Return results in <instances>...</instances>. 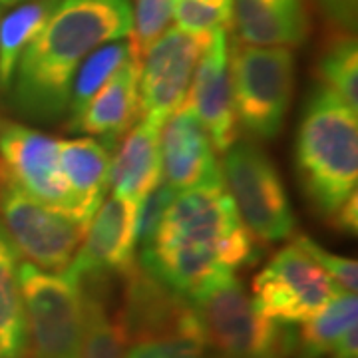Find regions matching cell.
I'll return each instance as SVG.
<instances>
[{
    "label": "cell",
    "instance_id": "obj_1",
    "mask_svg": "<svg viewBox=\"0 0 358 358\" xmlns=\"http://www.w3.org/2000/svg\"><path fill=\"white\" fill-rule=\"evenodd\" d=\"M223 178L178 192L141 263L193 301L223 277L257 261Z\"/></svg>",
    "mask_w": 358,
    "mask_h": 358
},
{
    "label": "cell",
    "instance_id": "obj_2",
    "mask_svg": "<svg viewBox=\"0 0 358 358\" xmlns=\"http://www.w3.org/2000/svg\"><path fill=\"white\" fill-rule=\"evenodd\" d=\"M131 30V0H60L16 66V110L40 124L62 120L82 62L103 44L129 38Z\"/></svg>",
    "mask_w": 358,
    "mask_h": 358
},
{
    "label": "cell",
    "instance_id": "obj_3",
    "mask_svg": "<svg viewBox=\"0 0 358 358\" xmlns=\"http://www.w3.org/2000/svg\"><path fill=\"white\" fill-rule=\"evenodd\" d=\"M358 112L315 86L294 140V169L307 201L331 221L358 187Z\"/></svg>",
    "mask_w": 358,
    "mask_h": 358
},
{
    "label": "cell",
    "instance_id": "obj_4",
    "mask_svg": "<svg viewBox=\"0 0 358 358\" xmlns=\"http://www.w3.org/2000/svg\"><path fill=\"white\" fill-rule=\"evenodd\" d=\"M203 327L209 352L217 358H289L294 329L263 317L235 273L192 301Z\"/></svg>",
    "mask_w": 358,
    "mask_h": 358
},
{
    "label": "cell",
    "instance_id": "obj_5",
    "mask_svg": "<svg viewBox=\"0 0 358 358\" xmlns=\"http://www.w3.org/2000/svg\"><path fill=\"white\" fill-rule=\"evenodd\" d=\"M229 72L237 122L255 140H275L293 102L296 58L285 46L229 40Z\"/></svg>",
    "mask_w": 358,
    "mask_h": 358
},
{
    "label": "cell",
    "instance_id": "obj_6",
    "mask_svg": "<svg viewBox=\"0 0 358 358\" xmlns=\"http://www.w3.org/2000/svg\"><path fill=\"white\" fill-rule=\"evenodd\" d=\"M221 176L239 219L259 243H279L294 235L296 219L281 173L263 148L235 141L223 154Z\"/></svg>",
    "mask_w": 358,
    "mask_h": 358
},
{
    "label": "cell",
    "instance_id": "obj_7",
    "mask_svg": "<svg viewBox=\"0 0 358 358\" xmlns=\"http://www.w3.org/2000/svg\"><path fill=\"white\" fill-rule=\"evenodd\" d=\"M26 358H82L84 303L76 281L20 263Z\"/></svg>",
    "mask_w": 358,
    "mask_h": 358
},
{
    "label": "cell",
    "instance_id": "obj_8",
    "mask_svg": "<svg viewBox=\"0 0 358 358\" xmlns=\"http://www.w3.org/2000/svg\"><path fill=\"white\" fill-rule=\"evenodd\" d=\"M0 225L26 263L48 273H64L88 229L40 203L4 176H0Z\"/></svg>",
    "mask_w": 358,
    "mask_h": 358
},
{
    "label": "cell",
    "instance_id": "obj_9",
    "mask_svg": "<svg viewBox=\"0 0 358 358\" xmlns=\"http://www.w3.org/2000/svg\"><path fill=\"white\" fill-rule=\"evenodd\" d=\"M336 289L329 275L296 245L277 251L267 267L253 279V305L267 319L281 324H299L317 315Z\"/></svg>",
    "mask_w": 358,
    "mask_h": 358
},
{
    "label": "cell",
    "instance_id": "obj_10",
    "mask_svg": "<svg viewBox=\"0 0 358 358\" xmlns=\"http://www.w3.org/2000/svg\"><path fill=\"white\" fill-rule=\"evenodd\" d=\"M0 176L40 203L80 221L74 195L60 169L58 140L48 134L0 117Z\"/></svg>",
    "mask_w": 358,
    "mask_h": 358
},
{
    "label": "cell",
    "instance_id": "obj_11",
    "mask_svg": "<svg viewBox=\"0 0 358 358\" xmlns=\"http://www.w3.org/2000/svg\"><path fill=\"white\" fill-rule=\"evenodd\" d=\"M207 34H189L178 26L166 28L141 56L140 117L164 124L183 106L199 56L209 42Z\"/></svg>",
    "mask_w": 358,
    "mask_h": 358
},
{
    "label": "cell",
    "instance_id": "obj_12",
    "mask_svg": "<svg viewBox=\"0 0 358 358\" xmlns=\"http://www.w3.org/2000/svg\"><path fill=\"white\" fill-rule=\"evenodd\" d=\"M138 207L117 195L106 197L90 221L84 239L64 275L72 281L110 279L124 275L136 263Z\"/></svg>",
    "mask_w": 358,
    "mask_h": 358
},
{
    "label": "cell",
    "instance_id": "obj_13",
    "mask_svg": "<svg viewBox=\"0 0 358 358\" xmlns=\"http://www.w3.org/2000/svg\"><path fill=\"white\" fill-rule=\"evenodd\" d=\"M185 103L201 122L215 154L223 155L239 136L229 72V32L217 28L211 32L199 56Z\"/></svg>",
    "mask_w": 358,
    "mask_h": 358
},
{
    "label": "cell",
    "instance_id": "obj_14",
    "mask_svg": "<svg viewBox=\"0 0 358 358\" xmlns=\"http://www.w3.org/2000/svg\"><path fill=\"white\" fill-rule=\"evenodd\" d=\"M159 148L164 181L176 192H185L223 178L213 143L185 102L164 122Z\"/></svg>",
    "mask_w": 358,
    "mask_h": 358
},
{
    "label": "cell",
    "instance_id": "obj_15",
    "mask_svg": "<svg viewBox=\"0 0 358 358\" xmlns=\"http://www.w3.org/2000/svg\"><path fill=\"white\" fill-rule=\"evenodd\" d=\"M233 26L243 44L294 50L310 34L307 0H233Z\"/></svg>",
    "mask_w": 358,
    "mask_h": 358
},
{
    "label": "cell",
    "instance_id": "obj_16",
    "mask_svg": "<svg viewBox=\"0 0 358 358\" xmlns=\"http://www.w3.org/2000/svg\"><path fill=\"white\" fill-rule=\"evenodd\" d=\"M140 68L141 60H129L66 131L96 136L115 148L140 120Z\"/></svg>",
    "mask_w": 358,
    "mask_h": 358
},
{
    "label": "cell",
    "instance_id": "obj_17",
    "mask_svg": "<svg viewBox=\"0 0 358 358\" xmlns=\"http://www.w3.org/2000/svg\"><path fill=\"white\" fill-rule=\"evenodd\" d=\"M115 148L100 138L58 140V159L66 183L74 195L78 219L88 227L110 192Z\"/></svg>",
    "mask_w": 358,
    "mask_h": 358
},
{
    "label": "cell",
    "instance_id": "obj_18",
    "mask_svg": "<svg viewBox=\"0 0 358 358\" xmlns=\"http://www.w3.org/2000/svg\"><path fill=\"white\" fill-rule=\"evenodd\" d=\"M162 126L164 124L159 122L140 117V122L124 136L112 159L110 187L114 195L140 205L141 199L164 179L159 148Z\"/></svg>",
    "mask_w": 358,
    "mask_h": 358
},
{
    "label": "cell",
    "instance_id": "obj_19",
    "mask_svg": "<svg viewBox=\"0 0 358 358\" xmlns=\"http://www.w3.org/2000/svg\"><path fill=\"white\" fill-rule=\"evenodd\" d=\"M20 253L0 225V358H26V319Z\"/></svg>",
    "mask_w": 358,
    "mask_h": 358
},
{
    "label": "cell",
    "instance_id": "obj_20",
    "mask_svg": "<svg viewBox=\"0 0 358 358\" xmlns=\"http://www.w3.org/2000/svg\"><path fill=\"white\" fill-rule=\"evenodd\" d=\"M357 293L334 294L317 315L299 322L301 327L294 331L293 357L322 358L333 355L338 341L357 327Z\"/></svg>",
    "mask_w": 358,
    "mask_h": 358
},
{
    "label": "cell",
    "instance_id": "obj_21",
    "mask_svg": "<svg viewBox=\"0 0 358 358\" xmlns=\"http://www.w3.org/2000/svg\"><path fill=\"white\" fill-rule=\"evenodd\" d=\"M134 58L141 60L129 38L108 42L90 54L78 68L76 76L72 80L70 100L66 108V115H68L66 129L82 115L90 100L108 84V80H112Z\"/></svg>",
    "mask_w": 358,
    "mask_h": 358
},
{
    "label": "cell",
    "instance_id": "obj_22",
    "mask_svg": "<svg viewBox=\"0 0 358 358\" xmlns=\"http://www.w3.org/2000/svg\"><path fill=\"white\" fill-rule=\"evenodd\" d=\"M315 76L352 112H358V44L355 32L329 30L322 40Z\"/></svg>",
    "mask_w": 358,
    "mask_h": 358
},
{
    "label": "cell",
    "instance_id": "obj_23",
    "mask_svg": "<svg viewBox=\"0 0 358 358\" xmlns=\"http://www.w3.org/2000/svg\"><path fill=\"white\" fill-rule=\"evenodd\" d=\"M60 0H26L0 20V90L13 86L14 72L28 44L36 38Z\"/></svg>",
    "mask_w": 358,
    "mask_h": 358
},
{
    "label": "cell",
    "instance_id": "obj_24",
    "mask_svg": "<svg viewBox=\"0 0 358 358\" xmlns=\"http://www.w3.org/2000/svg\"><path fill=\"white\" fill-rule=\"evenodd\" d=\"M124 358H211L201 320L126 346Z\"/></svg>",
    "mask_w": 358,
    "mask_h": 358
},
{
    "label": "cell",
    "instance_id": "obj_25",
    "mask_svg": "<svg viewBox=\"0 0 358 358\" xmlns=\"http://www.w3.org/2000/svg\"><path fill=\"white\" fill-rule=\"evenodd\" d=\"M171 16L176 26L189 34H207L233 28V0H176Z\"/></svg>",
    "mask_w": 358,
    "mask_h": 358
},
{
    "label": "cell",
    "instance_id": "obj_26",
    "mask_svg": "<svg viewBox=\"0 0 358 358\" xmlns=\"http://www.w3.org/2000/svg\"><path fill=\"white\" fill-rule=\"evenodd\" d=\"M173 4L176 0H134V30L129 40L140 58L167 28Z\"/></svg>",
    "mask_w": 358,
    "mask_h": 358
},
{
    "label": "cell",
    "instance_id": "obj_27",
    "mask_svg": "<svg viewBox=\"0 0 358 358\" xmlns=\"http://www.w3.org/2000/svg\"><path fill=\"white\" fill-rule=\"evenodd\" d=\"M293 245H296L303 253H307L329 275V279L336 285L338 291H343V293H357L358 265L355 259L333 255V253L322 249L317 241H313L307 235H294Z\"/></svg>",
    "mask_w": 358,
    "mask_h": 358
},
{
    "label": "cell",
    "instance_id": "obj_28",
    "mask_svg": "<svg viewBox=\"0 0 358 358\" xmlns=\"http://www.w3.org/2000/svg\"><path fill=\"white\" fill-rule=\"evenodd\" d=\"M178 192L167 183V181H159L152 192L148 193L140 201L138 207V227H136V235H138V247L140 251H148L155 239V233L159 229V223L169 209V205L173 203Z\"/></svg>",
    "mask_w": 358,
    "mask_h": 358
},
{
    "label": "cell",
    "instance_id": "obj_29",
    "mask_svg": "<svg viewBox=\"0 0 358 358\" xmlns=\"http://www.w3.org/2000/svg\"><path fill=\"white\" fill-rule=\"evenodd\" d=\"M310 4L322 16L329 30L355 32L358 0H310Z\"/></svg>",
    "mask_w": 358,
    "mask_h": 358
},
{
    "label": "cell",
    "instance_id": "obj_30",
    "mask_svg": "<svg viewBox=\"0 0 358 358\" xmlns=\"http://www.w3.org/2000/svg\"><path fill=\"white\" fill-rule=\"evenodd\" d=\"M334 229L345 231V233H357L358 227V195L355 193L352 197H348L343 207L334 213V217L329 221Z\"/></svg>",
    "mask_w": 358,
    "mask_h": 358
},
{
    "label": "cell",
    "instance_id": "obj_31",
    "mask_svg": "<svg viewBox=\"0 0 358 358\" xmlns=\"http://www.w3.org/2000/svg\"><path fill=\"white\" fill-rule=\"evenodd\" d=\"M358 355V333L357 327L350 329L348 333L338 341V345L333 350V358H357Z\"/></svg>",
    "mask_w": 358,
    "mask_h": 358
},
{
    "label": "cell",
    "instance_id": "obj_32",
    "mask_svg": "<svg viewBox=\"0 0 358 358\" xmlns=\"http://www.w3.org/2000/svg\"><path fill=\"white\" fill-rule=\"evenodd\" d=\"M26 0H0V6H14V4H20Z\"/></svg>",
    "mask_w": 358,
    "mask_h": 358
}]
</instances>
